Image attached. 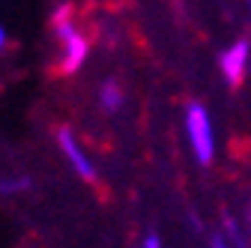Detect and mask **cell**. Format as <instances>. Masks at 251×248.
Returning a JSON list of instances; mask_svg holds the SVG:
<instances>
[{
    "label": "cell",
    "instance_id": "8fae6325",
    "mask_svg": "<svg viewBox=\"0 0 251 248\" xmlns=\"http://www.w3.org/2000/svg\"><path fill=\"white\" fill-rule=\"evenodd\" d=\"M248 236H251V209H248Z\"/></svg>",
    "mask_w": 251,
    "mask_h": 248
},
{
    "label": "cell",
    "instance_id": "8992f818",
    "mask_svg": "<svg viewBox=\"0 0 251 248\" xmlns=\"http://www.w3.org/2000/svg\"><path fill=\"white\" fill-rule=\"evenodd\" d=\"M33 189V176L24 174V171H9V174H0V198H18L27 195Z\"/></svg>",
    "mask_w": 251,
    "mask_h": 248
},
{
    "label": "cell",
    "instance_id": "5b68a950",
    "mask_svg": "<svg viewBox=\"0 0 251 248\" xmlns=\"http://www.w3.org/2000/svg\"><path fill=\"white\" fill-rule=\"evenodd\" d=\"M99 108L105 114H120L126 108V102H129V93H126V87L117 81V78H108L99 84Z\"/></svg>",
    "mask_w": 251,
    "mask_h": 248
},
{
    "label": "cell",
    "instance_id": "7c38bea8",
    "mask_svg": "<svg viewBox=\"0 0 251 248\" xmlns=\"http://www.w3.org/2000/svg\"><path fill=\"white\" fill-rule=\"evenodd\" d=\"M245 3H248V6H251V0H245Z\"/></svg>",
    "mask_w": 251,
    "mask_h": 248
},
{
    "label": "cell",
    "instance_id": "52a82bcc",
    "mask_svg": "<svg viewBox=\"0 0 251 248\" xmlns=\"http://www.w3.org/2000/svg\"><path fill=\"white\" fill-rule=\"evenodd\" d=\"M222 224H225V233H222V236L230 242V248H248V242H245L248 236H245L242 224L233 219V215H225V222H222Z\"/></svg>",
    "mask_w": 251,
    "mask_h": 248
},
{
    "label": "cell",
    "instance_id": "ba28073f",
    "mask_svg": "<svg viewBox=\"0 0 251 248\" xmlns=\"http://www.w3.org/2000/svg\"><path fill=\"white\" fill-rule=\"evenodd\" d=\"M141 248H165L162 233H159V230H147V233H144V239H141Z\"/></svg>",
    "mask_w": 251,
    "mask_h": 248
},
{
    "label": "cell",
    "instance_id": "30bf717a",
    "mask_svg": "<svg viewBox=\"0 0 251 248\" xmlns=\"http://www.w3.org/2000/svg\"><path fill=\"white\" fill-rule=\"evenodd\" d=\"M6 42H9V36H6V30H3V24H0V54L6 51Z\"/></svg>",
    "mask_w": 251,
    "mask_h": 248
},
{
    "label": "cell",
    "instance_id": "9c48e42d",
    "mask_svg": "<svg viewBox=\"0 0 251 248\" xmlns=\"http://www.w3.org/2000/svg\"><path fill=\"white\" fill-rule=\"evenodd\" d=\"M206 248H230V242H227L222 233H215V236L209 239V245H206Z\"/></svg>",
    "mask_w": 251,
    "mask_h": 248
},
{
    "label": "cell",
    "instance_id": "6da1fadb",
    "mask_svg": "<svg viewBox=\"0 0 251 248\" xmlns=\"http://www.w3.org/2000/svg\"><path fill=\"white\" fill-rule=\"evenodd\" d=\"M51 33L57 42V72L60 75H75L84 69V63L90 60V36L84 33V27L78 24L75 6L69 0H60L51 12Z\"/></svg>",
    "mask_w": 251,
    "mask_h": 248
},
{
    "label": "cell",
    "instance_id": "7a4b0ae2",
    "mask_svg": "<svg viewBox=\"0 0 251 248\" xmlns=\"http://www.w3.org/2000/svg\"><path fill=\"white\" fill-rule=\"evenodd\" d=\"M182 126H185V141L188 149L201 168H209L215 162L218 141H215V126H212V114L203 102H188L182 111Z\"/></svg>",
    "mask_w": 251,
    "mask_h": 248
},
{
    "label": "cell",
    "instance_id": "3957f363",
    "mask_svg": "<svg viewBox=\"0 0 251 248\" xmlns=\"http://www.w3.org/2000/svg\"><path fill=\"white\" fill-rule=\"evenodd\" d=\"M54 141H57V149H60L63 162L69 165V171H72L78 179H84V182H96V179H99V168H96V162H93L90 149L81 144V138H78L69 126H60V129L54 132Z\"/></svg>",
    "mask_w": 251,
    "mask_h": 248
},
{
    "label": "cell",
    "instance_id": "277c9868",
    "mask_svg": "<svg viewBox=\"0 0 251 248\" xmlns=\"http://www.w3.org/2000/svg\"><path fill=\"white\" fill-rule=\"evenodd\" d=\"M218 72H222L227 87H239L245 84L248 72H251V39H236L230 42L222 54H218Z\"/></svg>",
    "mask_w": 251,
    "mask_h": 248
}]
</instances>
